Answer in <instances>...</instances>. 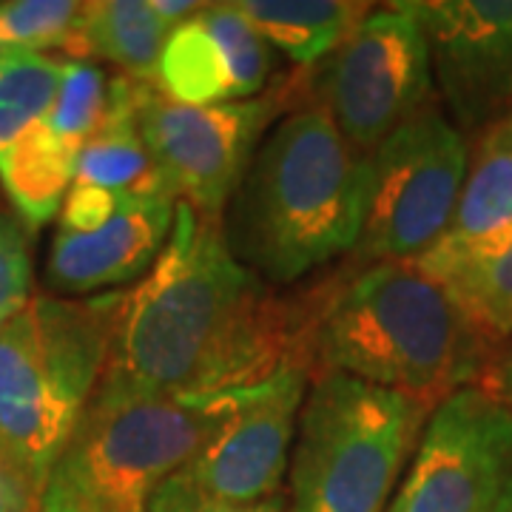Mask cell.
Instances as JSON below:
<instances>
[{
	"label": "cell",
	"instance_id": "cell-15",
	"mask_svg": "<svg viewBox=\"0 0 512 512\" xmlns=\"http://www.w3.org/2000/svg\"><path fill=\"white\" fill-rule=\"evenodd\" d=\"M512 225V123L510 114L478 134L473 163L458 194L444 237L419 259H444Z\"/></svg>",
	"mask_w": 512,
	"mask_h": 512
},
{
	"label": "cell",
	"instance_id": "cell-4",
	"mask_svg": "<svg viewBox=\"0 0 512 512\" xmlns=\"http://www.w3.org/2000/svg\"><path fill=\"white\" fill-rule=\"evenodd\" d=\"M126 296H32L0 328V450L40 495L109 367Z\"/></svg>",
	"mask_w": 512,
	"mask_h": 512
},
{
	"label": "cell",
	"instance_id": "cell-5",
	"mask_svg": "<svg viewBox=\"0 0 512 512\" xmlns=\"http://www.w3.org/2000/svg\"><path fill=\"white\" fill-rule=\"evenodd\" d=\"M291 458V512H387L430 407L345 373H313Z\"/></svg>",
	"mask_w": 512,
	"mask_h": 512
},
{
	"label": "cell",
	"instance_id": "cell-28",
	"mask_svg": "<svg viewBox=\"0 0 512 512\" xmlns=\"http://www.w3.org/2000/svg\"><path fill=\"white\" fill-rule=\"evenodd\" d=\"M40 498L29 478L0 450V512H37Z\"/></svg>",
	"mask_w": 512,
	"mask_h": 512
},
{
	"label": "cell",
	"instance_id": "cell-3",
	"mask_svg": "<svg viewBox=\"0 0 512 512\" xmlns=\"http://www.w3.org/2000/svg\"><path fill=\"white\" fill-rule=\"evenodd\" d=\"M370 180V154L350 146L322 106H302L256 148L225 239L262 282L291 285L359 245Z\"/></svg>",
	"mask_w": 512,
	"mask_h": 512
},
{
	"label": "cell",
	"instance_id": "cell-31",
	"mask_svg": "<svg viewBox=\"0 0 512 512\" xmlns=\"http://www.w3.org/2000/svg\"><path fill=\"white\" fill-rule=\"evenodd\" d=\"M493 512H512V476L507 478L504 490H501V495H498Z\"/></svg>",
	"mask_w": 512,
	"mask_h": 512
},
{
	"label": "cell",
	"instance_id": "cell-22",
	"mask_svg": "<svg viewBox=\"0 0 512 512\" xmlns=\"http://www.w3.org/2000/svg\"><path fill=\"white\" fill-rule=\"evenodd\" d=\"M86 3L74 0H3L0 3V52L60 49L74 55L77 29Z\"/></svg>",
	"mask_w": 512,
	"mask_h": 512
},
{
	"label": "cell",
	"instance_id": "cell-19",
	"mask_svg": "<svg viewBox=\"0 0 512 512\" xmlns=\"http://www.w3.org/2000/svg\"><path fill=\"white\" fill-rule=\"evenodd\" d=\"M77 157L80 151L60 140L46 120L0 154V185L29 228L46 225L63 208L74 183Z\"/></svg>",
	"mask_w": 512,
	"mask_h": 512
},
{
	"label": "cell",
	"instance_id": "cell-23",
	"mask_svg": "<svg viewBox=\"0 0 512 512\" xmlns=\"http://www.w3.org/2000/svg\"><path fill=\"white\" fill-rule=\"evenodd\" d=\"M197 18L225 55V63L231 69L234 100H254L268 86V74L274 66L268 40L239 12L237 3H205Z\"/></svg>",
	"mask_w": 512,
	"mask_h": 512
},
{
	"label": "cell",
	"instance_id": "cell-10",
	"mask_svg": "<svg viewBox=\"0 0 512 512\" xmlns=\"http://www.w3.org/2000/svg\"><path fill=\"white\" fill-rule=\"evenodd\" d=\"M512 476V407L461 387L430 413L387 512H493Z\"/></svg>",
	"mask_w": 512,
	"mask_h": 512
},
{
	"label": "cell",
	"instance_id": "cell-14",
	"mask_svg": "<svg viewBox=\"0 0 512 512\" xmlns=\"http://www.w3.org/2000/svg\"><path fill=\"white\" fill-rule=\"evenodd\" d=\"M137 92V80L126 74L111 77L106 114L77 157L74 183L120 197H174L140 131Z\"/></svg>",
	"mask_w": 512,
	"mask_h": 512
},
{
	"label": "cell",
	"instance_id": "cell-18",
	"mask_svg": "<svg viewBox=\"0 0 512 512\" xmlns=\"http://www.w3.org/2000/svg\"><path fill=\"white\" fill-rule=\"evenodd\" d=\"M237 9L293 63L316 66L348 40L370 6L350 0H237Z\"/></svg>",
	"mask_w": 512,
	"mask_h": 512
},
{
	"label": "cell",
	"instance_id": "cell-32",
	"mask_svg": "<svg viewBox=\"0 0 512 512\" xmlns=\"http://www.w3.org/2000/svg\"><path fill=\"white\" fill-rule=\"evenodd\" d=\"M510 123H512V111H510Z\"/></svg>",
	"mask_w": 512,
	"mask_h": 512
},
{
	"label": "cell",
	"instance_id": "cell-6",
	"mask_svg": "<svg viewBox=\"0 0 512 512\" xmlns=\"http://www.w3.org/2000/svg\"><path fill=\"white\" fill-rule=\"evenodd\" d=\"M217 419L220 396H165L103 373L52 478L92 512H148L151 495L191 464Z\"/></svg>",
	"mask_w": 512,
	"mask_h": 512
},
{
	"label": "cell",
	"instance_id": "cell-8",
	"mask_svg": "<svg viewBox=\"0 0 512 512\" xmlns=\"http://www.w3.org/2000/svg\"><path fill=\"white\" fill-rule=\"evenodd\" d=\"M430 86L427 37L407 3L367 15L313 77L316 106L365 154L427 106Z\"/></svg>",
	"mask_w": 512,
	"mask_h": 512
},
{
	"label": "cell",
	"instance_id": "cell-13",
	"mask_svg": "<svg viewBox=\"0 0 512 512\" xmlns=\"http://www.w3.org/2000/svg\"><path fill=\"white\" fill-rule=\"evenodd\" d=\"M174 197H123L120 211L100 231H57L46 282L57 293H92L126 285L151 271L174 228Z\"/></svg>",
	"mask_w": 512,
	"mask_h": 512
},
{
	"label": "cell",
	"instance_id": "cell-11",
	"mask_svg": "<svg viewBox=\"0 0 512 512\" xmlns=\"http://www.w3.org/2000/svg\"><path fill=\"white\" fill-rule=\"evenodd\" d=\"M308 379L311 365L291 359L262 382L222 393L214 433L180 473L220 501L276 498L291 467L296 413L308 396Z\"/></svg>",
	"mask_w": 512,
	"mask_h": 512
},
{
	"label": "cell",
	"instance_id": "cell-29",
	"mask_svg": "<svg viewBox=\"0 0 512 512\" xmlns=\"http://www.w3.org/2000/svg\"><path fill=\"white\" fill-rule=\"evenodd\" d=\"M473 387L484 390L487 396H493L495 402L512 407V336L504 339L501 345H495Z\"/></svg>",
	"mask_w": 512,
	"mask_h": 512
},
{
	"label": "cell",
	"instance_id": "cell-20",
	"mask_svg": "<svg viewBox=\"0 0 512 512\" xmlns=\"http://www.w3.org/2000/svg\"><path fill=\"white\" fill-rule=\"evenodd\" d=\"M171 100L185 106L231 103V69L217 40L208 35L200 18L185 20L168 37L160 60V83Z\"/></svg>",
	"mask_w": 512,
	"mask_h": 512
},
{
	"label": "cell",
	"instance_id": "cell-9",
	"mask_svg": "<svg viewBox=\"0 0 512 512\" xmlns=\"http://www.w3.org/2000/svg\"><path fill=\"white\" fill-rule=\"evenodd\" d=\"M288 100L291 94L274 89L245 103L185 106L160 86L140 83L137 117L171 194L200 214L220 217Z\"/></svg>",
	"mask_w": 512,
	"mask_h": 512
},
{
	"label": "cell",
	"instance_id": "cell-27",
	"mask_svg": "<svg viewBox=\"0 0 512 512\" xmlns=\"http://www.w3.org/2000/svg\"><path fill=\"white\" fill-rule=\"evenodd\" d=\"M120 205H123L120 194H111L94 185L72 183L60 208V231H69V234L100 231L120 211Z\"/></svg>",
	"mask_w": 512,
	"mask_h": 512
},
{
	"label": "cell",
	"instance_id": "cell-24",
	"mask_svg": "<svg viewBox=\"0 0 512 512\" xmlns=\"http://www.w3.org/2000/svg\"><path fill=\"white\" fill-rule=\"evenodd\" d=\"M106 100H109V77L86 60H66L63 83L55 106L46 117V126L60 140L83 151L106 114Z\"/></svg>",
	"mask_w": 512,
	"mask_h": 512
},
{
	"label": "cell",
	"instance_id": "cell-1",
	"mask_svg": "<svg viewBox=\"0 0 512 512\" xmlns=\"http://www.w3.org/2000/svg\"><path fill=\"white\" fill-rule=\"evenodd\" d=\"M302 330V296H276L234 256L222 217L177 200L163 254L126 296L106 373L151 393L214 399L305 359Z\"/></svg>",
	"mask_w": 512,
	"mask_h": 512
},
{
	"label": "cell",
	"instance_id": "cell-26",
	"mask_svg": "<svg viewBox=\"0 0 512 512\" xmlns=\"http://www.w3.org/2000/svg\"><path fill=\"white\" fill-rule=\"evenodd\" d=\"M148 512H285L279 498H265L256 504L220 501L197 490L183 473L171 476L148 501Z\"/></svg>",
	"mask_w": 512,
	"mask_h": 512
},
{
	"label": "cell",
	"instance_id": "cell-2",
	"mask_svg": "<svg viewBox=\"0 0 512 512\" xmlns=\"http://www.w3.org/2000/svg\"><path fill=\"white\" fill-rule=\"evenodd\" d=\"M313 373H345L436 410L473 387L495 345L413 262L348 265L302 296Z\"/></svg>",
	"mask_w": 512,
	"mask_h": 512
},
{
	"label": "cell",
	"instance_id": "cell-21",
	"mask_svg": "<svg viewBox=\"0 0 512 512\" xmlns=\"http://www.w3.org/2000/svg\"><path fill=\"white\" fill-rule=\"evenodd\" d=\"M63 72L66 60L37 52H0V154L49 117Z\"/></svg>",
	"mask_w": 512,
	"mask_h": 512
},
{
	"label": "cell",
	"instance_id": "cell-12",
	"mask_svg": "<svg viewBox=\"0 0 512 512\" xmlns=\"http://www.w3.org/2000/svg\"><path fill=\"white\" fill-rule=\"evenodd\" d=\"M458 131H484L512 111V0L407 3Z\"/></svg>",
	"mask_w": 512,
	"mask_h": 512
},
{
	"label": "cell",
	"instance_id": "cell-25",
	"mask_svg": "<svg viewBox=\"0 0 512 512\" xmlns=\"http://www.w3.org/2000/svg\"><path fill=\"white\" fill-rule=\"evenodd\" d=\"M29 225L18 214L0 211V328L32 302Z\"/></svg>",
	"mask_w": 512,
	"mask_h": 512
},
{
	"label": "cell",
	"instance_id": "cell-30",
	"mask_svg": "<svg viewBox=\"0 0 512 512\" xmlns=\"http://www.w3.org/2000/svg\"><path fill=\"white\" fill-rule=\"evenodd\" d=\"M37 512H92L77 495L66 487V484H60L57 478H49V484H46V490H43V498H40V507Z\"/></svg>",
	"mask_w": 512,
	"mask_h": 512
},
{
	"label": "cell",
	"instance_id": "cell-17",
	"mask_svg": "<svg viewBox=\"0 0 512 512\" xmlns=\"http://www.w3.org/2000/svg\"><path fill=\"white\" fill-rule=\"evenodd\" d=\"M174 26L157 12L154 0H94L86 3L74 60L103 57L137 83H160V60Z\"/></svg>",
	"mask_w": 512,
	"mask_h": 512
},
{
	"label": "cell",
	"instance_id": "cell-7",
	"mask_svg": "<svg viewBox=\"0 0 512 512\" xmlns=\"http://www.w3.org/2000/svg\"><path fill=\"white\" fill-rule=\"evenodd\" d=\"M470 151L436 103H427L370 154V200L350 265L416 262L453 220Z\"/></svg>",
	"mask_w": 512,
	"mask_h": 512
},
{
	"label": "cell",
	"instance_id": "cell-16",
	"mask_svg": "<svg viewBox=\"0 0 512 512\" xmlns=\"http://www.w3.org/2000/svg\"><path fill=\"white\" fill-rule=\"evenodd\" d=\"M421 274L436 279L470 316L490 345L512 336V225L461 254L416 259Z\"/></svg>",
	"mask_w": 512,
	"mask_h": 512
}]
</instances>
